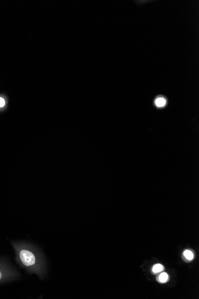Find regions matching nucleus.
Masks as SVG:
<instances>
[{"mask_svg": "<svg viewBox=\"0 0 199 299\" xmlns=\"http://www.w3.org/2000/svg\"><path fill=\"white\" fill-rule=\"evenodd\" d=\"M11 244L16 253L17 263L28 272L38 271L42 260L37 251L34 250L31 245L24 243L12 242Z\"/></svg>", "mask_w": 199, "mask_h": 299, "instance_id": "obj_1", "label": "nucleus"}, {"mask_svg": "<svg viewBox=\"0 0 199 299\" xmlns=\"http://www.w3.org/2000/svg\"><path fill=\"white\" fill-rule=\"evenodd\" d=\"M18 273L6 262L0 261V284L15 279Z\"/></svg>", "mask_w": 199, "mask_h": 299, "instance_id": "obj_2", "label": "nucleus"}, {"mask_svg": "<svg viewBox=\"0 0 199 299\" xmlns=\"http://www.w3.org/2000/svg\"><path fill=\"white\" fill-rule=\"evenodd\" d=\"M169 280V275L168 273L165 272H163L160 273L157 277V281L161 283H165L168 282Z\"/></svg>", "mask_w": 199, "mask_h": 299, "instance_id": "obj_3", "label": "nucleus"}, {"mask_svg": "<svg viewBox=\"0 0 199 299\" xmlns=\"http://www.w3.org/2000/svg\"><path fill=\"white\" fill-rule=\"evenodd\" d=\"M166 100L163 97L157 98L155 100V105L159 108L163 107L166 105Z\"/></svg>", "mask_w": 199, "mask_h": 299, "instance_id": "obj_4", "label": "nucleus"}, {"mask_svg": "<svg viewBox=\"0 0 199 299\" xmlns=\"http://www.w3.org/2000/svg\"><path fill=\"white\" fill-rule=\"evenodd\" d=\"M183 256L185 257V259L187 260H192L194 258V254L191 251L187 250L184 251Z\"/></svg>", "mask_w": 199, "mask_h": 299, "instance_id": "obj_5", "label": "nucleus"}, {"mask_svg": "<svg viewBox=\"0 0 199 299\" xmlns=\"http://www.w3.org/2000/svg\"><path fill=\"white\" fill-rule=\"evenodd\" d=\"M164 267L161 264H156L152 267V272L154 273H158L163 271Z\"/></svg>", "mask_w": 199, "mask_h": 299, "instance_id": "obj_6", "label": "nucleus"}, {"mask_svg": "<svg viewBox=\"0 0 199 299\" xmlns=\"http://www.w3.org/2000/svg\"><path fill=\"white\" fill-rule=\"evenodd\" d=\"M5 105V101L3 97H0V108H3Z\"/></svg>", "mask_w": 199, "mask_h": 299, "instance_id": "obj_7", "label": "nucleus"}]
</instances>
